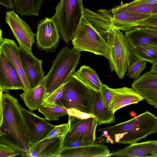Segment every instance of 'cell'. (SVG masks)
<instances>
[{
    "mask_svg": "<svg viewBox=\"0 0 157 157\" xmlns=\"http://www.w3.org/2000/svg\"><path fill=\"white\" fill-rule=\"evenodd\" d=\"M134 49L139 58L152 64L157 62V45L145 44Z\"/></svg>",
    "mask_w": 157,
    "mask_h": 157,
    "instance_id": "f1b7e54d",
    "label": "cell"
},
{
    "mask_svg": "<svg viewBox=\"0 0 157 157\" xmlns=\"http://www.w3.org/2000/svg\"><path fill=\"white\" fill-rule=\"evenodd\" d=\"M22 68L30 88L39 84L45 78L42 68L43 60L19 47Z\"/></svg>",
    "mask_w": 157,
    "mask_h": 157,
    "instance_id": "4fadbf2b",
    "label": "cell"
},
{
    "mask_svg": "<svg viewBox=\"0 0 157 157\" xmlns=\"http://www.w3.org/2000/svg\"><path fill=\"white\" fill-rule=\"evenodd\" d=\"M146 66V62L139 58L130 64L127 75L130 78L136 79L139 77Z\"/></svg>",
    "mask_w": 157,
    "mask_h": 157,
    "instance_id": "4dcf8cb0",
    "label": "cell"
},
{
    "mask_svg": "<svg viewBox=\"0 0 157 157\" xmlns=\"http://www.w3.org/2000/svg\"><path fill=\"white\" fill-rule=\"evenodd\" d=\"M110 88L105 84H102L100 92L103 103L108 109L112 98Z\"/></svg>",
    "mask_w": 157,
    "mask_h": 157,
    "instance_id": "836d02e7",
    "label": "cell"
},
{
    "mask_svg": "<svg viewBox=\"0 0 157 157\" xmlns=\"http://www.w3.org/2000/svg\"><path fill=\"white\" fill-rule=\"evenodd\" d=\"M67 112L68 115H72L80 119H84L91 117L95 118L94 115L83 112L74 109H67Z\"/></svg>",
    "mask_w": 157,
    "mask_h": 157,
    "instance_id": "d590c367",
    "label": "cell"
},
{
    "mask_svg": "<svg viewBox=\"0 0 157 157\" xmlns=\"http://www.w3.org/2000/svg\"><path fill=\"white\" fill-rule=\"evenodd\" d=\"M36 36V46L39 50L48 53L56 52L60 37L52 17H46L39 21Z\"/></svg>",
    "mask_w": 157,
    "mask_h": 157,
    "instance_id": "ba28073f",
    "label": "cell"
},
{
    "mask_svg": "<svg viewBox=\"0 0 157 157\" xmlns=\"http://www.w3.org/2000/svg\"><path fill=\"white\" fill-rule=\"evenodd\" d=\"M132 86L148 104L157 108V73L147 72L135 79Z\"/></svg>",
    "mask_w": 157,
    "mask_h": 157,
    "instance_id": "5bb4252c",
    "label": "cell"
},
{
    "mask_svg": "<svg viewBox=\"0 0 157 157\" xmlns=\"http://www.w3.org/2000/svg\"><path fill=\"white\" fill-rule=\"evenodd\" d=\"M108 146L102 144H93L79 147L63 149L60 157H110Z\"/></svg>",
    "mask_w": 157,
    "mask_h": 157,
    "instance_id": "44dd1931",
    "label": "cell"
},
{
    "mask_svg": "<svg viewBox=\"0 0 157 157\" xmlns=\"http://www.w3.org/2000/svg\"><path fill=\"white\" fill-rule=\"evenodd\" d=\"M127 157H157L156 140H149L129 145L111 153V156Z\"/></svg>",
    "mask_w": 157,
    "mask_h": 157,
    "instance_id": "d6986e66",
    "label": "cell"
},
{
    "mask_svg": "<svg viewBox=\"0 0 157 157\" xmlns=\"http://www.w3.org/2000/svg\"><path fill=\"white\" fill-rule=\"evenodd\" d=\"M22 90L24 86L18 73L7 57L0 49V90Z\"/></svg>",
    "mask_w": 157,
    "mask_h": 157,
    "instance_id": "7c38bea8",
    "label": "cell"
},
{
    "mask_svg": "<svg viewBox=\"0 0 157 157\" xmlns=\"http://www.w3.org/2000/svg\"><path fill=\"white\" fill-rule=\"evenodd\" d=\"M57 104L67 109H74L93 115L91 89L77 77L75 72L66 82Z\"/></svg>",
    "mask_w": 157,
    "mask_h": 157,
    "instance_id": "8992f818",
    "label": "cell"
},
{
    "mask_svg": "<svg viewBox=\"0 0 157 157\" xmlns=\"http://www.w3.org/2000/svg\"><path fill=\"white\" fill-rule=\"evenodd\" d=\"M95 142L90 140L65 141L63 140L62 149L73 148L90 145Z\"/></svg>",
    "mask_w": 157,
    "mask_h": 157,
    "instance_id": "e575fe53",
    "label": "cell"
},
{
    "mask_svg": "<svg viewBox=\"0 0 157 157\" xmlns=\"http://www.w3.org/2000/svg\"><path fill=\"white\" fill-rule=\"evenodd\" d=\"M21 155L20 150L15 145L4 140L0 139V157H14Z\"/></svg>",
    "mask_w": 157,
    "mask_h": 157,
    "instance_id": "f546056e",
    "label": "cell"
},
{
    "mask_svg": "<svg viewBox=\"0 0 157 157\" xmlns=\"http://www.w3.org/2000/svg\"><path fill=\"white\" fill-rule=\"evenodd\" d=\"M83 17L106 40L108 33L114 29L111 10L102 9L93 11L84 8Z\"/></svg>",
    "mask_w": 157,
    "mask_h": 157,
    "instance_id": "9a60e30c",
    "label": "cell"
},
{
    "mask_svg": "<svg viewBox=\"0 0 157 157\" xmlns=\"http://www.w3.org/2000/svg\"><path fill=\"white\" fill-rule=\"evenodd\" d=\"M107 50L104 56L109 68L120 79L122 78L130 64L139 57L122 31L114 29L109 32L106 40Z\"/></svg>",
    "mask_w": 157,
    "mask_h": 157,
    "instance_id": "3957f363",
    "label": "cell"
},
{
    "mask_svg": "<svg viewBox=\"0 0 157 157\" xmlns=\"http://www.w3.org/2000/svg\"><path fill=\"white\" fill-rule=\"evenodd\" d=\"M0 91V139L14 145L20 150L21 156L27 157L30 147V135L21 105L8 92Z\"/></svg>",
    "mask_w": 157,
    "mask_h": 157,
    "instance_id": "6da1fadb",
    "label": "cell"
},
{
    "mask_svg": "<svg viewBox=\"0 0 157 157\" xmlns=\"http://www.w3.org/2000/svg\"><path fill=\"white\" fill-rule=\"evenodd\" d=\"M38 110L44 116L47 120L49 121H59L60 117L68 115L67 109L57 104L41 105Z\"/></svg>",
    "mask_w": 157,
    "mask_h": 157,
    "instance_id": "83f0119b",
    "label": "cell"
},
{
    "mask_svg": "<svg viewBox=\"0 0 157 157\" xmlns=\"http://www.w3.org/2000/svg\"><path fill=\"white\" fill-rule=\"evenodd\" d=\"M5 20L18 41L19 47L33 55L32 49L34 44L36 34L30 26L19 17L14 10L6 12Z\"/></svg>",
    "mask_w": 157,
    "mask_h": 157,
    "instance_id": "9c48e42d",
    "label": "cell"
},
{
    "mask_svg": "<svg viewBox=\"0 0 157 157\" xmlns=\"http://www.w3.org/2000/svg\"><path fill=\"white\" fill-rule=\"evenodd\" d=\"M140 26L157 28V16L146 19L142 23Z\"/></svg>",
    "mask_w": 157,
    "mask_h": 157,
    "instance_id": "8d00e7d4",
    "label": "cell"
},
{
    "mask_svg": "<svg viewBox=\"0 0 157 157\" xmlns=\"http://www.w3.org/2000/svg\"><path fill=\"white\" fill-rule=\"evenodd\" d=\"M69 129L68 122L66 123L55 125L54 128L44 139L53 137L65 138Z\"/></svg>",
    "mask_w": 157,
    "mask_h": 157,
    "instance_id": "d6a6232c",
    "label": "cell"
},
{
    "mask_svg": "<svg viewBox=\"0 0 157 157\" xmlns=\"http://www.w3.org/2000/svg\"><path fill=\"white\" fill-rule=\"evenodd\" d=\"M66 83L51 93L46 94L42 105H45L52 104H57L63 94Z\"/></svg>",
    "mask_w": 157,
    "mask_h": 157,
    "instance_id": "1f68e13d",
    "label": "cell"
},
{
    "mask_svg": "<svg viewBox=\"0 0 157 157\" xmlns=\"http://www.w3.org/2000/svg\"><path fill=\"white\" fill-rule=\"evenodd\" d=\"M22 113L28 127L30 135V147L44 139L54 128L55 125L21 106Z\"/></svg>",
    "mask_w": 157,
    "mask_h": 157,
    "instance_id": "8fae6325",
    "label": "cell"
},
{
    "mask_svg": "<svg viewBox=\"0 0 157 157\" xmlns=\"http://www.w3.org/2000/svg\"><path fill=\"white\" fill-rule=\"evenodd\" d=\"M64 138L45 139L29 149L27 157H60Z\"/></svg>",
    "mask_w": 157,
    "mask_h": 157,
    "instance_id": "2e32d148",
    "label": "cell"
},
{
    "mask_svg": "<svg viewBox=\"0 0 157 157\" xmlns=\"http://www.w3.org/2000/svg\"><path fill=\"white\" fill-rule=\"evenodd\" d=\"M71 43L73 48L80 52H89L104 56L106 53V41L83 16Z\"/></svg>",
    "mask_w": 157,
    "mask_h": 157,
    "instance_id": "52a82bcc",
    "label": "cell"
},
{
    "mask_svg": "<svg viewBox=\"0 0 157 157\" xmlns=\"http://www.w3.org/2000/svg\"><path fill=\"white\" fill-rule=\"evenodd\" d=\"M98 131L106 132L117 143H136L157 132V117L147 111L127 121L100 128Z\"/></svg>",
    "mask_w": 157,
    "mask_h": 157,
    "instance_id": "7a4b0ae2",
    "label": "cell"
},
{
    "mask_svg": "<svg viewBox=\"0 0 157 157\" xmlns=\"http://www.w3.org/2000/svg\"><path fill=\"white\" fill-rule=\"evenodd\" d=\"M152 65L150 71L153 73H157V62Z\"/></svg>",
    "mask_w": 157,
    "mask_h": 157,
    "instance_id": "ab89813d",
    "label": "cell"
},
{
    "mask_svg": "<svg viewBox=\"0 0 157 157\" xmlns=\"http://www.w3.org/2000/svg\"><path fill=\"white\" fill-rule=\"evenodd\" d=\"M83 0H60L52 17L61 38L67 44L73 38L82 21Z\"/></svg>",
    "mask_w": 157,
    "mask_h": 157,
    "instance_id": "277c9868",
    "label": "cell"
},
{
    "mask_svg": "<svg viewBox=\"0 0 157 157\" xmlns=\"http://www.w3.org/2000/svg\"><path fill=\"white\" fill-rule=\"evenodd\" d=\"M156 144H157V140H156Z\"/></svg>",
    "mask_w": 157,
    "mask_h": 157,
    "instance_id": "60d3db41",
    "label": "cell"
},
{
    "mask_svg": "<svg viewBox=\"0 0 157 157\" xmlns=\"http://www.w3.org/2000/svg\"><path fill=\"white\" fill-rule=\"evenodd\" d=\"M47 93L45 78L35 87L24 91L20 94L30 110L38 109L42 105Z\"/></svg>",
    "mask_w": 157,
    "mask_h": 157,
    "instance_id": "603a6c76",
    "label": "cell"
},
{
    "mask_svg": "<svg viewBox=\"0 0 157 157\" xmlns=\"http://www.w3.org/2000/svg\"><path fill=\"white\" fill-rule=\"evenodd\" d=\"M92 95L93 115L97 120L98 124H109L115 121L114 113L104 105L100 92L91 89Z\"/></svg>",
    "mask_w": 157,
    "mask_h": 157,
    "instance_id": "cb8c5ba5",
    "label": "cell"
},
{
    "mask_svg": "<svg viewBox=\"0 0 157 157\" xmlns=\"http://www.w3.org/2000/svg\"><path fill=\"white\" fill-rule=\"evenodd\" d=\"M77 77L91 89L98 92L102 83L96 71L90 67L84 65L76 72Z\"/></svg>",
    "mask_w": 157,
    "mask_h": 157,
    "instance_id": "d4e9b609",
    "label": "cell"
},
{
    "mask_svg": "<svg viewBox=\"0 0 157 157\" xmlns=\"http://www.w3.org/2000/svg\"><path fill=\"white\" fill-rule=\"evenodd\" d=\"M112 100L108 109L114 113L118 110L143 101V97L132 87L110 88Z\"/></svg>",
    "mask_w": 157,
    "mask_h": 157,
    "instance_id": "e0dca14e",
    "label": "cell"
},
{
    "mask_svg": "<svg viewBox=\"0 0 157 157\" xmlns=\"http://www.w3.org/2000/svg\"><path fill=\"white\" fill-rule=\"evenodd\" d=\"M0 4L10 9L13 8L14 7L13 0H0Z\"/></svg>",
    "mask_w": 157,
    "mask_h": 157,
    "instance_id": "f35d334b",
    "label": "cell"
},
{
    "mask_svg": "<svg viewBox=\"0 0 157 157\" xmlns=\"http://www.w3.org/2000/svg\"><path fill=\"white\" fill-rule=\"evenodd\" d=\"M129 3L132 5H154L157 4V0H134Z\"/></svg>",
    "mask_w": 157,
    "mask_h": 157,
    "instance_id": "74e56055",
    "label": "cell"
},
{
    "mask_svg": "<svg viewBox=\"0 0 157 157\" xmlns=\"http://www.w3.org/2000/svg\"><path fill=\"white\" fill-rule=\"evenodd\" d=\"M114 29L124 32L139 26L146 19L157 16L111 10Z\"/></svg>",
    "mask_w": 157,
    "mask_h": 157,
    "instance_id": "ac0fdd59",
    "label": "cell"
},
{
    "mask_svg": "<svg viewBox=\"0 0 157 157\" xmlns=\"http://www.w3.org/2000/svg\"><path fill=\"white\" fill-rule=\"evenodd\" d=\"M15 10L21 16H38L44 0H13Z\"/></svg>",
    "mask_w": 157,
    "mask_h": 157,
    "instance_id": "484cf974",
    "label": "cell"
},
{
    "mask_svg": "<svg viewBox=\"0 0 157 157\" xmlns=\"http://www.w3.org/2000/svg\"><path fill=\"white\" fill-rule=\"evenodd\" d=\"M0 49L5 53L20 76L24 86V91L30 89L25 76L19 55V47L12 39L3 38L0 31Z\"/></svg>",
    "mask_w": 157,
    "mask_h": 157,
    "instance_id": "ffe728a7",
    "label": "cell"
},
{
    "mask_svg": "<svg viewBox=\"0 0 157 157\" xmlns=\"http://www.w3.org/2000/svg\"><path fill=\"white\" fill-rule=\"evenodd\" d=\"M111 10L148 15H157V4L132 5L129 3L121 4Z\"/></svg>",
    "mask_w": 157,
    "mask_h": 157,
    "instance_id": "4316f807",
    "label": "cell"
},
{
    "mask_svg": "<svg viewBox=\"0 0 157 157\" xmlns=\"http://www.w3.org/2000/svg\"><path fill=\"white\" fill-rule=\"evenodd\" d=\"M69 129L64 141L90 140L95 141V132L98 123L94 117L82 119L68 115Z\"/></svg>",
    "mask_w": 157,
    "mask_h": 157,
    "instance_id": "30bf717a",
    "label": "cell"
},
{
    "mask_svg": "<svg viewBox=\"0 0 157 157\" xmlns=\"http://www.w3.org/2000/svg\"><path fill=\"white\" fill-rule=\"evenodd\" d=\"M125 33L128 41L134 48L145 44L157 45V28L139 26Z\"/></svg>",
    "mask_w": 157,
    "mask_h": 157,
    "instance_id": "7402d4cb",
    "label": "cell"
},
{
    "mask_svg": "<svg viewBox=\"0 0 157 157\" xmlns=\"http://www.w3.org/2000/svg\"><path fill=\"white\" fill-rule=\"evenodd\" d=\"M81 56V52L67 46L58 52L52 66L45 76L46 94L57 89L67 81L75 73Z\"/></svg>",
    "mask_w": 157,
    "mask_h": 157,
    "instance_id": "5b68a950",
    "label": "cell"
}]
</instances>
